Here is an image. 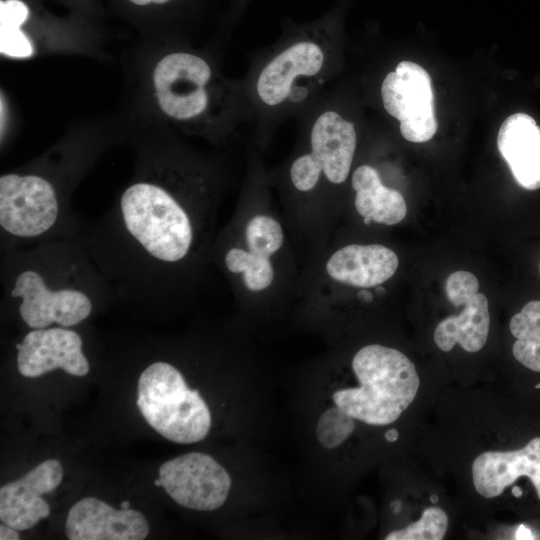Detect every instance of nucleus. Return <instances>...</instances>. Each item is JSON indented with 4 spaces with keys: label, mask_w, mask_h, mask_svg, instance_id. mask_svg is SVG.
<instances>
[{
    "label": "nucleus",
    "mask_w": 540,
    "mask_h": 540,
    "mask_svg": "<svg viewBox=\"0 0 540 540\" xmlns=\"http://www.w3.org/2000/svg\"><path fill=\"white\" fill-rule=\"evenodd\" d=\"M399 259L381 244H349L335 250L323 266L325 280L358 288H376L394 276Z\"/></svg>",
    "instance_id": "2eb2a0df"
},
{
    "label": "nucleus",
    "mask_w": 540,
    "mask_h": 540,
    "mask_svg": "<svg viewBox=\"0 0 540 540\" xmlns=\"http://www.w3.org/2000/svg\"><path fill=\"white\" fill-rule=\"evenodd\" d=\"M512 353L523 366L540 372V337L517 339L512 346Z\"/></svg>",
    "instance_id": "b1692460"
},
{
    "label": "nucleus",
    "mask_w": 540,
    "mask_h": 540,
    "mask_svg": "<svg viewBox=\"0 0 540 540\" xmlns=\"http://www.w3.org/2000/svg\"><path fill=\"white\" fill-rule=\"evenodd\" d=\"M2 303L30 329L75 327L114 300L82 234L1 251Z\"/></svg>",
    "instance_id": "f03ea898"
},
{
    "label": "nucleus",
    "mask_w": 540,
    "mask_h": 540,
    "mask_svg": "<svg viewBox=\"0 0 540 540\" xmlns=\"http://www.w3.org/2000/svg\"><path fill=\"white\" fill-rule=\"evenodd\" d=\"M512 493L514 494V496L519 497L521 496L522 491L518 487H514Z\"/></svg>",
    "instance_id": "c85d7f7f"
},
{
    "label": "nucleus",
    "mask_w": 540,
    "mask_h": 540,
    "mask_svg": "<svg viewBox=\"0 0 540 540\" xmlns=\"http://www.w3.org/2000/svg\"><path fill=\"white\" fill-rule=\"evenodd\" d=\"M286 234L281 221L266 208L237 214L218 236L211 261L240 294L268 296L279 282Z\"/></svg>",
    "instance_id": "20e7f679"
},
{
    "label": "nucleus",
    "mask_w": 540,
    "mask_h": 540,
    "mask_svg": "<svg viewBox=\"0 0 540 540\" xmlns=\"http://www.w3.org/2000/svg\"><path fill=\"white\" fill-rule=\"evenodd\" d=\"M18 531L19 530L2 523L0 525V539L1 540H18L20 538Z\"/></svg>",
    "instance_id": "393cba45"
},
{
    "label": "nucleus",
    "mask_w": 540,
    "mask_h": 540,
    "mask_svg": "<svg viewBox=\"0 0 540 540\" xmlns=\"http://www.w3.org/2000/svg\"><path fill=\"white\" fill-rule=\"evenodd\" d=\"M159 479L177 504L197 511L221 507L231 487L226 469L210 455L200 452L180 455L163 463Z\"/></svg>",
    "instance_id": "9b49d317"
},
{
    "label": "nucleus",
    "mask_w": 540,
    "mask_h": 540,
    "mask_svg": "<svg viewBox=\"0 0 540 540\" xmlns=\"http://www.w3.org/2000/svg\"><path fill=\"white\" fill-rule=\"evenodd\" d=\"M462 306L458 315L443 319L435 328L434 341L442 351L449 352L459 344L465 351L474 353L487 341L490 315L486 296L478 292Z\"/></svg>",
    "instance_id": "6ab92c4d"
},
{
    "label": "nucleus",
    "mask_w": 540,
    "mask_h": 540,
    "mask_svg": "<svg viewBox=\"0 0 540 540\" xmlns=\"http://www.w3.org/2000/svg\"><path fill=\"white\" fill-rule=\"evenodd\" d=\"M217 183L172 152L145 151L110 209L82 232L114 300L158 305L196 289L215 240Z\"/></svg>",
    "instance_id": "f257e3e1"
},
{
    "label": "nucleus",
    "mask_w": 540,
    "mask_h": 540,
    "mask_svg": "<svg viewBox=\"0 0 540 540\" xmlns=\"http://www.w3.org/2000/svg\"><path fill=\"white\" fill-rule=\"evenodd\" d=\"M137 406L147 423L180 444L203 440L211 428L210 410L181 372L166 361L148 365L138 380Z\"/></svg>",
    "instance_id": "0eeeda50"
},
{
    "label": "nucleus",
    "mask_w": 540,
    "mask_h": 540,
    "mask_svg": "<svg viewBox=\"0 0 540 540\" xmlns=\"http://www.w3.org/2000/svg\"><path fill=\"white\" fill-rule=\"evenodd\" d=\"M430 500H431L432 503H437L438 502V497L436 495H432L430 497Z\"/></svg>",
    "instance_id": "7c9ffc66"
},
{
    "label": "nucleus",
    "mask_w": 540,
    "mask_h": 540,
    "mask_svg": "<svg viewBox=\"0 0 540 540\" xmlns=\"http://www.w3.org/2000/svg\"><path fill=\"white\" fill-rule=\"evenodd\" d=\"M94 149L61 146L0 176V250L72 239L84 230L72 194Z\"/></svg>",
    "instance_id": "7ed1b4c3"
},
{
    "label": "nucleus",
    "mask_w": 540,
    "mask_h": 540,
    "mask_svg": "<svg viewBox=\"0 0 540 540\" xmlns=\"http://www.w3.org/2000/svg\"><path fill=\"white\" fill-rule=\"evenodd\" d=\"M352 369L358 387L333 393L336 406L369 425L395 422L414 401L420 380L413 362L401 351L369 344L356 352Z\"/></svg>",
    "instance_id": "39448f33"
},
{
    "label": "nucleus",
    "mask_w": 540,
    "mask_h": 540,
    "mask_svg": "<svg viewBox=\"0 0 540 540\" xmlns=\"http://www.w3.org/2000/svg\"><path fill=\"white\" fill-rule=\"evenodd\" d=\"M357 147L355 125L334 109L312 120L306 142L289 164L287 180L294 194L314 198L342 185L351 173Z\"/></svg>",
    "instance_id": "6e6552de"
},
{
    "label": "nucleus",
    "mask_w": 540,
    "mask_h": 540,
    "mask_svg": "<svg viewBox=\"0 0 540 540\" xmlns=\"http://www.w3.org/2000/svg\"><path fill=\"white\" fill-rule=\"evenodd\" d=\"M65 532L70 540H142L148 536L149 524L137 510L114 509L86 497L70 508Z\"/></svg>",
    "instance_id": "4468645a"
},
{
    "label": "nucleus",
    "mask_w": 540,
    "mask_h": 540,
    "mask_svg": "<svg viewBox=\"0 0 540 540\" xmlns=\"http://www.w3.org/2000/svg\"><path fill=\"white\" fill-rule=\"evenodd\" d=\"M448 528V516L439 507H428L421 518L403 529L387 534L386 540H441Z\"/></svg>",
    "instance_id": "aec40b11"
},
{
    "label": "nucleus",
    "mask_w": 540,
    "mask_h": 540,
    "mask_svg": "<svg viewBox=\"0 0 540 540\" xmlns=\"http://www.w3.org/2000/svg\"><path fill=\"white\" fill-rule=\"evenodd\" d=\"M225 84L204 56L174 50L161 56L151 72L159 111L183 127L199 130L221 111Z\"/></svg>",
    "instance_id": "423d86ee"
},
{
    "label": "nucleus",
    "mask_w": 540,
    "mask_h": 540,
    "mask_svg": "<svg viewBox=\"0 0 540 540\" xmlns=\"http://www.w3.org/2000/svg\"><path fill=\"white\" fill-rule=\"evenodd\" d=\"M385 439L389 442H394L397 440L399 434H398V431L396 429H389L386 433H385Z\"/></svg>",
    "instance_id": "bb28decb"
},
{
    "label": "nucleus",
    "mask_w": 540,
    "mask_h": 540,
    "mask_svg": "<svg viewBox=\"0 0 540 540\" xmlns=\"http://www.w3.org/2000/svg\"><path fill=\"white\" fill-rule=\"evenodd\" d=\"M516 339L540 337V300L530 301L515 314L509 324Z\"/></svg>",
    "instance_id": "5701e85b"
},
{
    "label": "nucleus",
    "mask_w": 540,
    "mask_h": 540,
    "mask_svg": "<svg viewBox=\"0 0 540 540\" xmlns=\"http://www.w3.org/2000/svg\"><path fill=\"white\" fill-rule=\"evenodd\" d=\"M386 112L399 121L403 138L414 143L430 140L436 133L434 92L428 72L415 62L403 60L381 84Z\"/></svg>",
    "instance_id": "9d476101"
},
{
    "label": "nucleus",
    "mask_w": 540,
    "mask_h": 540,
    "mask_svg": "<svg viewBox=\"0 0 540 540\" xmlns=\"http://www.w3.org/2000/svg\"><path fill=\"white\" fill-rule=\"evenodd\" d=\"M154 484L156 486L162 487V483H161V480L159 478L154 481Z\"/></svg>",
    "instance_id": "2f4dec72"
},
{
    "label": "nucleus",
    "mask_w": 540,
    "mask_h": 540,
    "mask_svg": "<svg viewBox=\"0 0 540 540\" xmlns=\"http://www.w3.org/2000/svg\"><path fill=\"white\" fill-rule=\"evenodd\" d=\"M131 3L139 6H145L149 4H164L170 0H129Z\"/></svg>",
    "instance_id": "a878e982"
},
{
    "label": "nucleus",
    "mask_w": 540,
    "mask_h": 540,
    "mask_svg": "<svg viewBox=\"0 0 540 540\" xmlns=\"http://www.w3.org/2000/svg\"><path fill=\"white\" fill-rule=\"evenodd\" d=\"M497 146L516 182L527 190L540 188V126L525 113L507 117L500 126Z\"/></svg>",
    "instance_id": "f3484780"
},
{
    "label": "nucleus",
    "mask_w": 540,
    "mask_h": 540,
    "mask_svg": "<svg viewBox=\"0 0 540 540\" xmlns=\"http://www.w3.org/2000/svg\"><path fill=\"white\" fill-rule=\"evenodd\" d=\"M529 531L526 528L520 527L517 532V538H531Z\"/></svg>",
    "instance_id": "cd10ccee"
},
{
    "label": "nucleus",
    "mask_w": 540,
    "mask_h": 540,
    "mask_svg": "<svg viewBox=\"0 0 540 540\" xmlns=\"http://www.w3.org/2000/svg\"><path fill=\"white\" fill-rule=\"evenodd\" d=\"M121 508L122 509H129L130 508V502L129 501H123L121 503Z\"/></svg>",
    "instance_id": "c756f323"
},
{
    "label": "nucleus",
    "mask_w": 540,
    "mask_h": 540,
    "mask_svg": "<svg viewBox=\"0 0 540 540\" xmlns=\"http://www.w3.org/2000/svg\"><path fill=\"white\" fill-rule=\"evenodd\" d=\"M479 292V282L469 271L459 270L451 273L445 282V294L449 302L456 307Z\"/></svg>",
    "instance_id": "4be33fe9"
},
{
    "label": "nucleus",
    "mask_w": 540,
    "mask_h": 540,
    "mask_svg": "<svg viewBox=\"0 0 540 540\" xmlns=\"http://www.w3.org/2000/svg\"><path fill=\"white\" fill-rule=\"evenodd\" d=\"M327 26L318 24L294 37L266 60L253 88L264 108L280 110L303 102L325 81L328 67Z\"/></svg>",
    "instance_id": "1a4fd4ad"
},
{
    "label": "nucleus",
    "mask_w": 540,
    "mask_h": 540,
    "mask_svg": "<svg viewBox=\"0 0 540 540\" xmlns=\"http://www.w3.org/2000/svg\"><path fill=\"white\" fill-rule=\"evenodd\" d=\"M351 186L355 192L354 205L365 224L372 222L396 225L407 213L403 195L386 186L378 170L369 165L358 166L351 175Z\"/></svg>",
    "instance_id": "a211bd4d"
},
{
    "label": "nucleus",
    "mask_w": 540,
    "mask_h": 540,
    "mask_svg": "<svg viewBox=\"0 0 540 540\" xmlns=\"http://www.w3.org/2000/svg\"><path fill=\"white\" fill-rule=\"evenodd\" d=\"M471 469L475 490L484 498L499 496L519 477L527 476L540 500V437L521 449L484 452L475 458Z\"/></svg>",
    "instance_id": "dca6fc26"
},
{
    "label": "nucleus",
    "mask_w": 540,
    "mask_h": 540,
    "mask_svg": "<svg viewBox=\"0 0 540 540\" xmlns=\"http://www.w3.org/2000/svg\"><path fill=\"white\" fill-rule=\"evenodd\" d=\"M355 419L335 405L325 410L316 426L318 442L327 449L343 444L355 429Z\"/></svg>",
    "instance_id": "412c9836"
},
{
    "label": "nucleus",
    "mask_w": 540,
    "mask_h": 540,
    "mask_svg": "<svg viewBox=\"0 0 540 540\" xmlns=\"http://www.w3.org/2000/svg\"><path fill=\"white\" fill-rule=\"evenodd\" d=\"M63 479L61 463L48 459L22 478L3 485L0 489V520L19 531L35 526L50 514L42 498L53 491Z\"/></svg>",
    "instance_id": "ddd939ff"
},
{
    "label": "nucleus",
    "mask_w": 540,
    "mask_h": 540,
    "mask_svg": "<svg viewBox=\"0 0 540 540\" xmlns=\"http://www.w3.org/2000/svg\"><path fill=\"white\" fill-rule=\"evenodd\" d=\"M539 273H540V264H539Z\"/></svg>",
    "instance_id": "473e14b6"
},
{
    "label": "nucleus",
    "mask_w": 540,
    "mask_h": 540,
    "mask_svg": "<svg viewBox=\"0 0 540 540\" xmlns=\"http://www.w3.org/2000/svg\"><path fill=\"white\" fill-rule=\"evenodd\" d=\"M83 346L81 335L73 327L30 329L15 344L18 372L24 377L36 378L61 369L73 376H85L90 363Z\"/></svg>",
    "instance_id": "f8f14e48"
}]
</instances>
